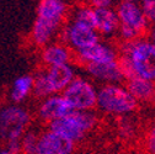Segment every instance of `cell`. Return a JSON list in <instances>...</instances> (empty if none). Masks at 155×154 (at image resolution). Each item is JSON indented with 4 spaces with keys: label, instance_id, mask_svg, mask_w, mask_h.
Returning a JSON list of instances; mask_svg holds the SVG:
<instances>
[{
    "label": "cell",
    "instance_id": "cell-1",
    "mask_svg": "<svg viewBox=\"0 0 155 154\" xmlns=\"http://www.w3.org/2000/svg\"><path fill=\"white\" fill-rule=\"evenodd\" d=\"M68 5L62 0H41L37 5L31 40L38 47L51 43L54 35L61 30Z\"/></svg>",
    "mask_w": 155,
    "mask_h": 154
},
{
    "label": "cell",
    "instance_id": "cell-2",
    "mask_svg": "<svg viewBox=\"0 0 155 154\" xmlns=\"http://www.w3.org/2000/svg\"><path fill=\"white\" fill-rule=\"evenodd\" d=\"M120 55L129 61L135 76L155 83V45L150 40L123 42Z\"/></svg>",
    "mask_w": 155,
    "mask_h": 154
},
{
    "label": "cell",
    "instance_id": "cell-3",
    "mask_svg": "<svg viewBox=\"0 0 155 154\" xmlns=\"http://www.w3.org/2000/svg\"><path fill=\"white\" fill-rule=\"evenodd\" d=\"M96 115L92 111H73L68 116L53 121L48 125V129L62 138L75 143L96 125Z\"/></svg>",
    "mask_w": 155,
    "mask_h": 154
},
{
    "label": "cell",
    "instance_id": "cell-4",
    "mask_svg": "<svg viewBox=\"0 0 155 154\" xmlns=\"http://www.w3.org/2000/svg\"><path fill=\"white\" fill-rule=\"evenodd\" d=\"M97 107L111 115H128L137 110L138 101L127 88L120 84H105L97 90Z\"/></svg>",
    "mask_w": 155,
    "mask_h": 154
},
{
    "label": "cell",
    "instance_id": "cell-5",
    "mask_svg": "<svg viewBox=\"0 0 155 154\" xmlns=\"http://www.w3.org/2000/svg\"><path fill=\"white\" fill-rule=\"evenodd\" d=\"M30 122V112L21 106L9 105L0 109V138L5 142L21 139Z\"/></svg>",
    "mask_w": 155,
    "mask_h": 154
},
{
    "label": "cell",
    "instance_id": "cell-6",
    "mask_svg": "<svg viewBox=\"0 0 155 154\" xmlns=\"http://www.w3.org/2000/svg\"><path fill=\"white\" fill-rule=\"evenodd\" d=\"M62 95L73 111H91L97 106V89L84 78H75Z\"/></svg>",
    "mask_w": 155,
    "mask_h": 154
},
{
    "label": "cell",
    "instance_id": "cell-7",
    "mask_svg": "<svg viewBox=\"0 0 155 154\" xmlns=\"http://www.w3.org/2000/svg\"><path fill=\"white\" fill-rule=\"evenodd\" d=\"M63 43L76 53L100 42V33L84 24L71 21L63 30Z\"/></svg>",
    "mask_w": 155,
    "mask_h": 154
},
{
    "label": "cell",
    "instance_id": "cell-8",
    "mask_svg": "<svg viewBox=\"0 0 155 154\" xmlns=\"http://www.w3.org/2000/svg\"><path fill=\"white\" fill-rule=\"evenodd\" d=\"M116 12L120 20V26H124L135 31L140 35V37L147 32L149 22L147 21L139 3L124 0L117 5Z\"/></svg>",
    "mask_w": 155,
    "mask_h": 154
},
{
    "label": "cell",
    "instance_id": "cell-9",
    "mask_svg": "<svg viewBox=\"0 0 155 154\" xmlns=\"http://www.w3.org/2000/svg\"><path fill=\"white\" fill-rule=\"evenodd\" d=\"M73 112L71 106L61 94L52 95L41 101L38 106V117L45 122H53L63 119Z\"/></svg>",
    "mask_w": 155,
    "mask_h": 154
},
{
    "label": "cell",
    "instance_id": "cell-10",
    "mask_svg": "<svg viewBox=\"0 0 155 154\" xmlns=\"http://www.w3.org/2000/svg\"><path fill=\"white\" fill-rule=\"evenodd\" d=\"M75 143L47 129L40 133L36 154H71Z\"/></svg>",
    "mask_w": 155,
    "mask_h": 154
},
{
    "label": "cell",
    "instance_id": "cell-11",
    "mask_svg": "<svg viewBox=\"0 0 155 154\" xmlns=\"http://www.w3.org/2000/svg\"><path fill=\"white\" fill-rule=\"evenodd\" d=\"M45 73L53 95L63 92L70 85V83L75 79L74 69L70 64L49 67L45 69Z\"/></svg>",
    "mask_w": 155,
    "mask_h": 154
},
{
    "label": "cell",
    "instance_id": "cell-12",
    "mask_svg": "<svg viewBox=\"0 0 155 154\" xmlns=\"http://www.w3.org/2000/svg\"><path fill=\"white\" fill-rule=\"evenodd\" d=\"M78 59L86 64H99V63H108L118 59V54L111 46L99 42L81 52H78Z\"/></svg>",
    "mask_w": 155,
    "mask_h": 154
},
{
    "label": "cell",
    "instance_id": "cell-13",
    "mask_svg": "<svg viewBox=\"0 0 155 154\" xmlns=\"http://www.w3.org/2000/svg\"><path fill=\"white\" fill-rule=\"evenodd\" d=\"M85 68H86V72L92 78L105 82L106 84H118L122 80H124L118 59L114 62H108V63L86 64Z\"/></svg>",
    "mask_w": 155,
    "mask_h": 154
},
{
    "label": "cell",
    "instance_id": "cell-14",
    "mask_svg": "<svg viewBox=\"0 0 155 154\" xmlns=\"http://www.w3.org/2000/svg\"><path fill=\"white\" fill-rule=\"evenodd\" d=\"M41 59L43 64L47 65L48 68L55 65L70 64V59H71L70 48L64 43H59V42L49 43L46 47H43L41 53Z\"/></svg>",
    "mask_w": 155,
    "mask_h": 154
},
{
    "label": "cell",
    "instance_id": "cell-15",
    "mask_svg": "<svg viewBox=\"0 0 155 154\" xmlns=\"http://www.w3.org/2000/svg\"><path fill=\"white\" fill-rule=\"evenodd\" d=\"M96 14V31L101 35H112L118 32L120 20L116 10L112 8L95 9Z\"/></svg>",
    "mask_w": 155,
    "mask_h": 154
},
{
    "label": "cell",
    "instance_id": "cell-16",
    "mask_svg": "<svg viewBox=\"0 0 155 154\" xmlns=\"http://www.w3.org/2000/svg\"><path fill=\"white\" fill-rule=\"evenodd\" d=\"M126 88L137 101H149L155 96V84L139 76L127 80Z\"/></svg>",
    "mask_w": 155,
    "mask_h": 154
},
{
    "label": "cell",
    "instance_id": "cell-17",
    "mask_svg": "<svg viewBox=\"0 0 155 154\" xmlns=\"http://www.w3.org/2000/svg\"><path fill=\"white\" fill-rule=\"evenodd\" d=\"M33 90V76L30 74H24L17 76L14 80L10 89V99L16 104L25 101L28 95L32 94Z\"/></svg>",
    "mask_w": 155,
    "mask_h": 154
},
{
    "label": "cell",
    "instance_id": "cell-18",
    "mask_svg": "<svg viewBox=\"0 0 155 154\" xmlns=\"http://www.w3.org/2000/svg\"><path fill=\"white\" fill-rule=\"evenodd\" d=\"M32 94L35 98L37 99H47L49 96H52V91H51V88L48 85V82H47V78H46V73H45V69L42 70H38L35 75H33V90H32Z\"/></svg>",
    "mask_w": 155,
    "mask_h": 154
},
{
    "label": "cell",
    "instance_id": "cell-19",
    "mask_svg": "<svg viewBox=\"0 0 155 154\" xmlns=\"http://www.w3.org/2000/svg\"><path fill=\"white\" fill-rule=\"evenodd\" d=\"M73 20L96 30V14H95V9L90 5L78 8Z\"/></svg>",
    "mask_w": 155,
    "mask_h": 154
},
{
    "label": "cell",
    "instance_id": "cell-20",
    "mask_svg": "<svg viewBox=\"0 0 155 154\" xmlns=\"http://www.w3.org/2000/svg\"><path fill=\"white\" fill-rule=\"evenodd\" d=\"M40 133L35 129H27L21 137V154H36Z\"/></svg>",
    "mask_w": 155,
    "mask_h": 154
},
{
    "label": "cell",
    "instance_id": "cell-21",
    "mask_svg": "<svg viewBox=\"0 0 155 154\" xmlns=\"http://www.w3.org/2000/svg\"><path fill=\"white\" fill-rule=\"evenodd\" d=\"M139 4L147 21L155 25V0H143Z\"/></svg>",
    "mask_w": 155,
    "mask_h": 154
},
{
    "label": "cell",
    "instance_id": "cell-22",
    "mask_svg": "<svg viewBox=\"0 0 155 154\" xmlns=\"http://www.w3.org/2000/svg\"><path fill=\"white\" fill-rule=\"evenodd\" d=\"M145 147L150 154H155V122L148 129L145 136Z\"/></svg>",
    "mask_w": 155,
    "mask_h": 154
},
{
    "label": "cell",
    "instance_id": "cell-23",
    "mask_svg": "<svg viewBox=\"0 0 155 154\" xmlns=\"http://www.w3.org/2000/svg\"><path fill=\"white\" fill-rule=\"evenodd\" d=\"M6 149L12 154H21V139H12L6 142Z\"/></svg>",
    "mask_w": 155,
    "mask_h": 154
},
{
    "label": "cell",
    "instance_id": "cell-24",
    "mask_svg": "<svg viewBox=\"0 0 155 154\" xmlns=\"http://www.w3.org/2000/svg\"><path fill=\"white\" fill-rule=\"evenodd\" d=\"M89 5L92 6L94 9H105V8H111L113 3L110 2V0H92Z\"/></svg>",
    "mask_w": 155,
    "mask_h": 154
},
{
    "label": "cell",
    "instance_id": "cell-25",
    "mask_svg": "<svg viewBox=\"0 0 155 154\" xmlns=\"http://www.w3.org/2000/svg\"><path fill=\"white\" fill-rule=\"evenodd\" d=\"M149 40L155 45V25H153L151 28H150V32H149Z\"/></svg>",
    "mask_w": 155,
    "mask_h": 154
},
{
    "label": "cell",
    "instance_id": "cell-26",
    "mask_svg": "<svg viewBox=\"0 0 155 154\" xmlns=\"http://www.w3.org/2000/svg\"><path fill=\"white\" fill-rule=\"evenodd\" d=\"M0 154H12V153H10V152L5 148V149H2V150H0Z\"/></svg>",
    "mask_w": 155,
    "mask_h": 154
}]
</instances>
